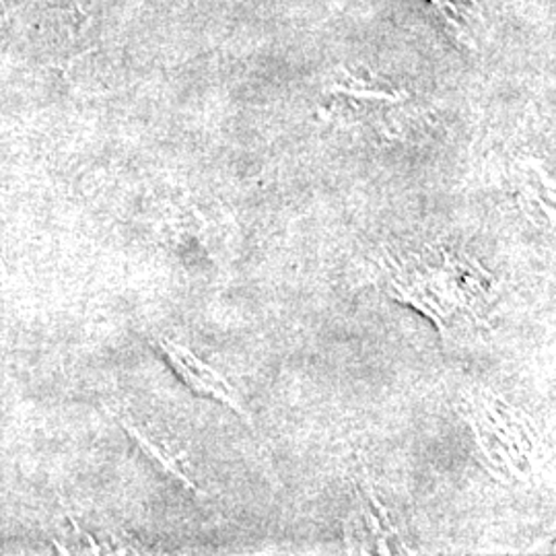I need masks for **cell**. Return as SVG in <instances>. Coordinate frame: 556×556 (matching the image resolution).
Listing matches in <instances>:
<instances>
[{"label":"cell","mask_w":556,"mask_h":556,"mask_svg":"<svg viewBox=\"0 0 556 556\" xmlns=\"http://www.w3.org/2000/svg\"><path fill=\"white\" fill-rule=\"evenodd\" d=\"M124 427H126V431H128L132 438L139 441L140 447H142V450H144L149 456L155 457V459L160 462L161 466H163L165 470H169V472H172L174 477H178L179 480H181V482L188 486V489H192V491H194V484L190 482V478L186 477V475L179 470L178 464H176V459H174V457L167 456V454L160 452V450H157V447H155V445H153L149 439L144 438V435L140 433L139 429H135V427H130V425H126V422H124Z\"/></svg>","instance_id":"cell-2"},{"label":"cell","mask_w":556,"mask_h":556,"mask_svg":"<svg viewBox=\"0 0 556 556\" xmlns=\"http://www.w3.org/2000/svg\"><path fill=\"white\" fill-rule=\"evenodd\" d=\"M161 349H163L165 357L172 361L179 378L184 379L194 392L217 397L220 402H225L229 408L239 413L241 417H248V413L239 406L238 400H233V396H231V383L223 378L219 371H215L211 365L202 363L190 349L179 346L172 340H163Z\"/></svg>","instance_id":"cell-1"}]
</instances>
